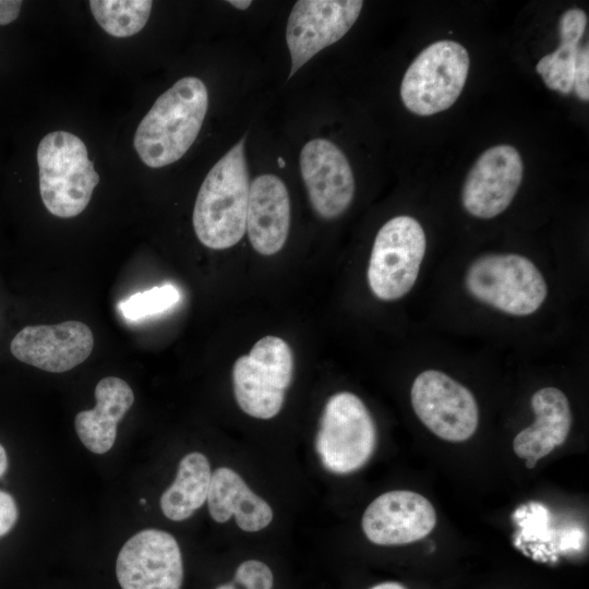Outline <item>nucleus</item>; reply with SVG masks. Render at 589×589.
Returning a JSON list of instances; mask_svg holds the SVG:
<instances>
[{"mask_svg": "<svg viewBox=\"0 0 589 589\" xmlns=\"http://www.w3.org/2000/svg\"><path fill=\"white\" fill-rule=\"evenodd\" d=\"M98 25L113 37H130L146 24L153 2L149 0H92L88 2Z\"/></svg>", "mask_w": 589, "mask_h": 589, "instance_id": "21", "label": "nucleus"}, {"mask_svg": "<svg viewBox=\"0 0 589 589\" xmlns=\"http://www.w3.org/2000/svg\"><path fill=\"white\" fill-rule=\"evenodd\" d=\"M465 285L474 299L516 316L534 313L548 296L546 281L538 267L514 253L477 257L466 272Z\"/></svg>", "mask_w": 589, "mask_h": 589, "instance_id": "4", "label": "nucleus"}, {"mask_svg": "<svg viewBox=\"0 0 589 589\" xmlns=\"http://www.w3.org/2000/svg\"><path fill=\"white\" fill-rule=\"evenodd\" d=\"M228 2L239 10H245L252 3L250 0H231Z\"/></svg>", "mask_w": 589, "mask_h": 589, "instance_id": "31", "label": "nucleus"}, {"mask_svg": "<svg viewBox=\"0 0 589 589\" xmlns=\"http://www.w3.org/2000/svg\"><path fill=\"white\" fill-rule=\"evenodd\" d=\"M22 1L0 0V25L13 22L20 14Z\"/></svg>", "mask_w": 589, "mask_h": 589, "instance_id": "28", "label": "nucleus"}, {"mask_svg": "<svg viewBox=\"0 0 589 589\" xmlns=\"http://www.w3.org/2000/svg\"><path fill=\"white\" fill-rule=\"evenodd\" d=\"M375 446V423L363 401L350 392L332 395L315 437L322 466L336 474L354 472L369 461Z\"/></svg>", "mask_w": 589, "mask_h": 589, "instance_id": "5", "label": "nucleus"}, {"mask_svg": "<svg viewBox=\"0 0 589 589\" xmlns=\"http://www.w3.org/2000/svg\"><path fill=\"white\" fill-rule=\"evenodd\" d=\"M249 192L242 139L213 166L199 190L192 220L202 244L224 250L241 240L247 227Z\"/></svg>", "mask_w": 589, "mask_h": 589, "instance_id": "2", "label": "nucleus"}, {"mask_svg": "<svg viewBox=\"0 0 589 589\" xmlns=\"http://www.w3.org/2000/svg\"><path fill=\"white\" fill-rule=\"evenodd\" d=\"M235 582L243 589H273L274 576L265 563L248 560L238 566Z\"/></svg>", "mask_w": 589, "mask_h": 589, "instance_id": "24", "label": "nucleus"}, {"mask_svg": "<svg viewBox=\"0 0 589 589\" xmlns=\"http://www.w3.org/2000/svg\"><path fill=\"white\" fill-rule=\"evenodd\" d=\"M212 471L205 455L187 454L179 462L172 484L160 496L163 514L170 520L182 521L201 508L207 498Z\"/></svg>", "mask_w": 589, "mask_h": 589, "instance_id": "20", "label": "nucleus"}, {"mask_svg": "<svg viewBox=\"0 0 589 589\" xmlns=\"http://www.w3.org/2000/svg\"><path fill=\"white\" fill-rule=\"evenodd\" d=\"M370 589H407L404 585L395 581L381 582Z\"/></svg>", "mask_w": 589, "mask_h": 589, "instance_id": "29", "label": "nucleus"}, {"mask_svg": "<svg viewBox=\"0 0 589 589\" xmlns=\"http://www.w3.org/2000/svg\"><path fill=\"white\" fill-rule=\"evenodd\" d=\"M208 107L202 80L184 76L161 94L140 122L134 147L141 160L160 168L179 160L194 143Z\"/></svg>", "mask_w": 589, "mask_h": 589, "instance_id": "1", "label": "nucleus"}, {"mask_svg": "<svg viewBox=\"0 0 589 589\" xmlns=\"http://www.w3.org/2000/svg\"><path fill=\"white\" fill-rule=\"evenodd\" d=\"M116 574L122 589H181L183 564L177 540L164 530H141L121 548Z\"/></svg>", "mask_w": 589, "mask_h": 589, "instance_id": "11", "label": "nucleus"}, {"mask_svg": "<svg viewBox=\"0 0 589 589\" xmlns=\"http://www.w3.org/2000/svg\"><path fill=\"white\" fill-rule=\"evenodd\" d=\"M96 406L80 411L74 428L83 445L95 454H105L115 444L117 425L134 402L130 385L122 378L107 376L95 387Z\"/></svg>", "mask_w": 589, "mask_h": 589, "instance_id": "18", "label": "nucleus"}, {"mask_svg": "<svg viewBox=\"0 0 589 589\" xmlns=\"http://www.w3.org/2000/svg\"><path fill=\"white\" fill-rule=\"evenodd\" d=\"M361 525L372 543L401 545L430 534L436 525V513L423 495L408 490H394L370 503Z\"/></svg>", "mask_w": 589, "mask_h": 589, "instance_id": "13", "label": "nucleus"}, {"mask_svg": "<svg viewBox=\"0 0 589 589\" xmlns=\"http://www.w3.org/2000/svg\"><path fill=\"white\" fill-rule=\"evenodd\" d=\"M524 176L518 151L507 144L484 151L468 172L462 190L464 208L477 218L502 214L514 200Z\"/></svg>", "mask_w": 589, "mask_h": 589, "instance_id": "12", "label": "nucleus"}, {"mask_svg": "<svg viewBox=\"0 0 589 589\" xmlns=\"http://www.w3.org/2000/svg\"><path fill=\"white\" fill-rule=\"evenodd\" d=\"M573 89L579 99L584 101L589 99V49L587 45L578 47Z\"/></svg>", "mask_w": 589, "mask_h": 589, "instance_id": "26", "label": "nucleus"}, {"mask_svg": "<svg viewBox=\"0 0 589 589\" xmlns=\"http://www.w3.org/2000/svg\"><path fill=\"white\" fill-rule=\"evenodd\" d=\"M180 298L179 289L166 284L130 296L119 303V310L125 318L137 321L166 312L175 306Z\"/></svg>", "mask_w": 589, "mask_h": 589, "instance_id": "23", "label": "nucleus"}, {"mask_svg": "<svg viewBox=\"0 0 589 589\" xmlns=\"http://www.w3.org/2000/svg\"><path fill=\"white\" fill-rule=\"evenodd\" d=\"M206 501L215 521L226 522L233 516L238 527L247 532L260 531L273 520L271 505L227 467L212 472Z\"/></svg>", "mask_w": 589, "mask_h": 589, "instance_id": "19", "label": "nucleus"}, {"mask_svg": "<svg viewBox=\"0 0 589 589\" xmlns=\"http://www.w3.org/2000/svg\"><path fill=\"white\" fill-rule=\"evenodd\" d=\"M560 40V46L553 52L538 61L536 70L550 89L567 95L574 87L579 43Z\"/></svg>", "mask_w": 589, "mask_h": 589, "instance_id": "22", "label": "nucleus"}, {"mask_svg": "<svg viewBox=\"0 0 589 589\" xmlns=\"http://www.w3.org/2000/svg\"><path fill=\"white\" fill-rule=\"evenodd\" d=\"M8 468V457L4 447L0 444V478L5 473Z\"/></svg>", "mask_w": 589, "mask_h": 589, "instance_id": "30", "label": "nucleus"}, {"mask_svg": "<svg viewBox=\"0 0 589 589\" xmlns=\"http://www.w3.org/2000/svg\"><path fill=\"white\" fill-rule=\"evenodd\" d=\"M360 0H299L288 17L286 41L292 76L324 48L338 41L361 12Z\"/></svg>", "mask_w": 589, "mask_h": 589, "instance_id": "10", "label": "nucleus"}, {"mask_svg": "<svg viewBox=\"0 0 589 589\" xmlns=\"http://www.w3.org/2000/svg\"><path fill=\"white\" fill-rule=\"evenodd\" d=\"M587 26V14L580 9L565 11L558 22L560 39L579 43Z\"/></svg>", "mask_w": 589, "mask_h": 589, "instance_id": "25", "label": "nucleus"}, {"mask_svg": "<svg viewBox=\"0 0 589 589\" xmlns=\"http://www.w3.org/2000/svg\"><path fill=\"white\" fill-rule=\"evenodd\" d=\"M410 398L420 421L442 440L464 442L478 428L479 409L474 396L444 372H421L412 383Z\"/></svg>", "mask_w": 589, "mask_h": 589, "instance_id": "9", "label": "nucleus"}, {"mask_svg": "<svg viewBox=\"0 0 589 589\" xmlns=\"http://www.w3.org/2000/svg\"><path fill=\"white\" fill-rule=\"evenodd\" d=\"M39 192L47 211L60 218L80 215L88 205L99 176L84 142L56 131L38 144Z\"/></svg>", "mask_w": 589, "mask_h": 589, "instance_id": "3", "label": "nucleus"}, {"mask_svg": "<svg viewBox=\"0 0 589 589\" xmlns=\"http://www.w3.org/2000/svg\"><path fill=\"white\" fill-rule=\"evenodd\" d=\"M470 67L469 53L453 40L425 47L408 67L400 85L405 107L418 116L448 109L460 96Z\"/></svg>", "mask_w": 589, "mask_h": 589, "instance_id": "6", "label": "nucleus"}, {"mask_svg": "<svg viewBox=\"0 0 589 589\" xmlns=\"http://www.w3.org/2000/svg\"><path fill=\"white\" fill-rule=\"evenodd\" d=\"M94 336L80 321L22 328L12 339L11 353L20 361L51 373L67 372L92 353Z\"/></svg>", "mask_w": 589, "mask_h": 589, "instance_id": "15", "label": "nucleus"}, {"mask_svg": "<svg viewBox=\"0 0 589 589\" xmlns=\"http://www.w3.org/2000/svg\"><path fill=\"white\" fill-rule=\"evenodd\" d=\"M17 517L19 510L13 496L0 491V538L14 527Z\"/></svg>", "mask_w": 589, "mask_h": 589, "instance_id": "27", "label": "nucleus"}, {"mask_svg": "<svg viewBox=\"0 0 589 589\" xmlns=\"http://www.w3.org/2000/svg\"><path fill=\"white\" fill-rule=\"evenodd\" d=\"M290 226V199L284 181L274 175L256 177L249 192L245 230L253 249L273 255L284 247Z\"/></svg>", "mask_w": 589, "mask_h": 589, "instance_id": "16", "label": "nucleus"}, {"mask_svg": "<svg viewBox=\"0 0 589 589\" xmlns=\"http://www.w3.org/2000/svg\"><path fill=\"white\" fill-rule=\"evenodd\" d=\"M530 402L536 420L515 436L513 449L532 469L566 441L573 417L568 399L558 388L543 387L532 395Z\"/></svg>", "mask_w": 589, "mask_h": 589, "instance_id": "17", "label": "nucleus"}, {"mask_svg": "<svg viewBox=\"0 0 589 589\" xmlns=\"http://www.w3.org/2000/svg\"><path fill=\"white\" fill-rule=\"evenodd\" d=\"M300 170L313 209L325 219L340 216L354 195V178L345 154L326 139L309 141Z\"/></svg>", "mask_w": 589, "mask_h": 589, "instance_id": "14", "label": "nucleus"}, {"mask_svg": "<svg viewBox=\"0 0 589 589\" xmlns=\"http://www.w3.org/2000/svg\"><path fill=\"white\" fill-rule=\"evenodd\" d=\"M426 238L421 224L407 215L396 216L378 230L368 267L373 294L397 300L413 287L425 254Z\"/></svg>", "mask_w": 589, "mask_h": 589, "instance_id": "8", "label": "nucleus"}, {"mask_svg": "<svg viewBox=\"0 0 589 589\" xmlns=\"http://www.w3.org/2000/svg\"><path fill=\"white\" fill-rule=\"evenodd\" d=\"M293 376V356L289 345L277 336L257 340L232 368V385L240 409L256 419H272L283 408Z\"/></svg>", "mask_w": 589, "mask_h": 589, "instance_id": "7", "label": "nucleus"}, {"mask_svg": "<svg viewBox=\"0 0 589 589\" xmlns=\"http://www.w3.org/2000/svg\"><path fill=\"white\" fill-rule=\"evenodd\" d=\"M140 503H141V504H145V503H146V500L141 498V500H140Z\"/></svg>", "mask_w": 589, "mask_h": 589, "instance_id": "33", "label": "nucleus"}, {"mask_svg": "<svg viewBox=\"0 0 589 589\" xmlns=\"http://www.w3.org/2000/svg\"><path fill=\"white\" fill-rule=\"evenodd\" d=\"M215 589H237V588L233 584H224L216 587Z\"/></svg>", "mask_w": 589, "mask_h": 589, "instance_id": "32", "label": "nucleus"}]
</instances>
